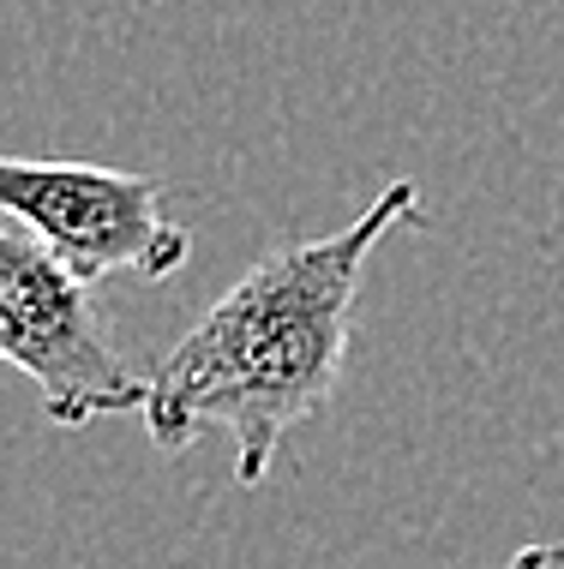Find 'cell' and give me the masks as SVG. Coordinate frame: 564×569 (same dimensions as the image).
Returning a JSON list of instances; mask_svg holds the SVG:
<instances>
[{
	"label": "cell",
	"mask_w": 564,
	"mask_h": 569,
	"mask_svg": "<svg viewBox=\"0 0 564 569\" xmlns=\"http://www.w3.org/2000/svg\"><path fill=\"white\" fill-rule=\"evenodd\" d=\"M0 353L37 383L60 432L150 408V372L120 353L90 282L19 222L0 234Z\"/></svg>",
	"instance_id": "obj_2"
},
{
	"label": "cell",
	"mask_w": 564,
	"mask_h": 569,
	"mask_svg": "<svg viewBox=\"0 0 564 569\" xmlns=\"http://www.w3.org/2000/svg\"><path fill=\"white\" fill-rule=\"evenodd\" d=\"M415 210L420 180L396 174L348 228L277 246L240 270L150 372V443L187 450L222 432L235 443V480L265 486L283 438L337 396L367 258Z\"/></svg>",
	"instance_id": "obj_1"
},
{
	"label": "cell",
	"mask_w": 564,
	"mask_h": 569,
	"mask_svg": "<svg viewBox=\"0 0 564 569\" xmlns=\"http://www.w3.org/2000/svg\"><path fill=\"white\" fill-rule=\"evenodd\" d=\"M0 210L30 228L85 282L127 270L139 282H169L187 264L192 234L169 217L150 174L97 162H0Z\"/></svg>",
	"instance_id": "obj_3"
},
{
	"label": "cell",
	"mask_w": 564,
	"mask_h": 569,
	"mask_svg": "<svg viewBox=\"0 0 564 569\" xmlns=\"http://www.w3.org/2000/svg\"><path fill=\"white\" fill-rule=\"evenodd\" d=\"M511 569H564V540H541V546L511 551Z\"/></svg>",
	"instance_id": "obj_4"
}]
</instances>
